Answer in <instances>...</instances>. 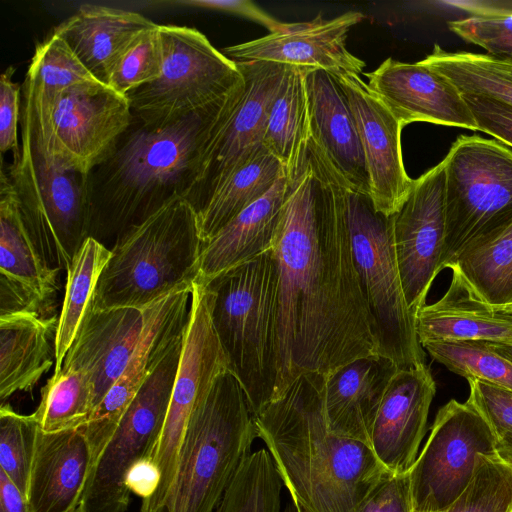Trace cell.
I'll return each instance as SVG.
<instances>
[{"instance_id":"obj_1","label":"cell","mask_w":512,"mask_h":512,"mask_svg":"<svg viewBox=\"0 0 512 512\" xmlns=\"http://www.w3.org/2000/svg\"><path fill=\"white\" fill-rule=\"evenodd\" d=\"M346 182L308 143L287 174L272 250L279 269L280 369L274 399L302 374L322 376L378 353L354 264Z\"/></svg>"},{"instance_id":"obj_2","label":"cell","mask_w":512,"mask_h":512,"mask_svg":"<svg viewBox=\"0 0 512 512\" xmlns=\"http://www.w3.org/2000/svg\"><path fill=\"white\" fill-rule=\"evenodd\" d=\"M324 376L302 374L253 416L291 498L310 512H357L387 474L370 445L338 434L327 421Z\"/></svg>"},{"instance_id":"obj_3","label":"cell","mask_w":512,"mask_h":512,"mask_svg":"<svg viewBox=\"0 0 512 512\" xmlns=\"http://www.w3.org/2000/svg\"><path fill=\"white\" fill-rule=\"evenodd\" d=\"M239 86L209 107L169 123L150 125L133 118L114 153L89 174L90 237L101 243L116 240L173 197L189 200L206 144Z\"/></svg>"},{"instance_id":"obj_4","label":"cell","mask_w":512,"mask_h":512,"mask_svg":"<svg viewBox=\"0 0 512 512\" xmlns=\"http://www.w3.org/2000/svg\"><path fill=\"white\" fill-rule=\"evenodd\" d=\"M203 286L229 369L255 415L274 400L280 369L279 269L274 251L228 269Z\"/></svg>"},{"instance_id":"obj_5","label":"cell","mask_w":512,"mask_h":512,"mask_svg":"<svg viewBox=\"0 0 512 512\" xmlns=\"http://www.w3.org/2000/svg\"><path fill=\"white\" fill-rule=\"evenodd\" d=\"M202 249L196 209L186 197H173L116 238L92 307L145 308L192 289Z\"/></svg>"},{"instance_id":"obj_6","label":"cell","mask_w":512,"mask_h":512,"mask_svg":"<svg viewBox=\"0 0 512 512\" xmlns=\"http://www.w3.org/2000/svg\"><path fill=\"white\" fill-rule=\"evenodd\" d=\"M255 438L245 393L225 370L190 417L174 481L155 512H214Z\"/></svg>"},{"instance_id":"obj_7","label":"cell","mask_w":512,"mask_h":512,"mask_svg":"<svg viewBox=\"0 0 512 512\" xmlns=\"http://www.w3.org/2000/svg\"><path fill=\"white\" fill-rule=\"evenodd\" d=\"M346 212L354 264L369 313L378 353L398 370L426 364L400 278L393 218L378 212L369 194L346 183Z\"/></svg>"},{"instance_id":"obj_8","label":"cell","mask_w":512,"mask_h":512,"mask_svg":"<svg viewBox=\"0 0 512 512\" xmlns=\"http://www.w3.org/2000/svg\"><path fill=\"white\" fill-rule=\"evenodd\" d=\"M6 171L41 256L67 271L90 237L89 174L58 165L23 141L20 158Z\"/></svg>"},{"instance_id":"obj_9","label":"cell","mask_w":512,"mask_h":512,"mask_svg":"<svg viewBox=\"0 0 512 512\" xmlns=\"http://www.w3.org/2000/svg\"><path fill=\"white\" fill-rule=\"evenodd\" d=\"M162 69L155 81L127 97L143 123H169L203 110L229 95L243 81L237 63L217 50L195 28L160 25Z\"/></svg>"},{"instance_id":"obj_10","label":"cell","mask_w":512,"mask_h":512,"mask_svg":"<svg viewBox=\"0 0 512 512\" xmlns=\"http://www.w3.org/2000/svg\"><path fill=\"white\" fill-rule=\"evenodd\" d=\"M445 162V241L441 270L474 239L512 219V150L462 135Z\"/></svg>"},{"instance_id":"obj_11","label":"cell","mask_w":512,"mask_h":512,"mask_svg":"<svg viewBox=\"0 0 512 512\" xmlns=\"http://www.w3.org/2000/svg\"><path fill=\"white\" fill-rule=\"evenodd\" d=\"M185 330L175 338L141 386L94 465L79 506L82 512L127 511L131 492L125 485V477L133 464L152 457L158 443L179 368Z\"/></svg>"},{"instance_id":"obj_12","label":"cell","mask_w":512,"mask_h":512,"mask_svg":"<svg viewBox=\"0 0 512 512\" xmlns=\"http://www.w3.org/2000/svg\"><path fill=\"white\" fill-rule=\"evenodd\" d=\"M498 438L467 399L448 401L408 472L413 512H441L469 485L480 455L497 454Z\"/></svg>"},{"instance_id":"obj_13","label":"cell","mask_w":512,"mask_h":512,"mask_svg":"<svg viewBox=\"0 0 512 512\" xmlns=\"http://www.w3.org/2000/svg\"><path fill=\"white\" fill-rule=\"evenodd\" d=\"M228 369L227 357L212 324L207 290L194 283L179 368L164 425L151 457L159 470L160 481L155 493L142 500L141 512H155L163 504L175 478L190 417L217 376Z\"/></svg>"},{"instance_id":"obj_14","label":"cell","mask_w":512,"mask_h":512,"mask_svg":"<svg viewBox=\"0 0 512 512\" xmlns=\"http://www.w3.org/2000/svg\"><path fill=\"white\" fill-rule=\"evenodd\" d=\"M236 63L243 82L206 144L189 198L197 213L216 189L263 147L269 109L287 67L268 61Z\"/></svg>"},{"instance_id":"obj_15","label":"cell","mask_w":512,"mask_h":512,"mask_svg":"<svg viewBox=\"0 0 512 512\" xmlns=\"http://www.w3.org/2000/svg\"><path fill=\"white\" fill-rule=\"evenodd\" d=\"M133 118L128 97L99 81L67 88L52 116L50 160L90 174L114 153Z\"/></svg>"},{"instance_id":"obj_16","label":"cell","mask_w":512,"mask_h":512,"mask_svg":"<svg viewBox=\"0 0 512 512\" xmlns=\"http://www.w3.org/2000/svg\"><path fill=\"white\" fill-rule=\"evenodd\" d=\"M392 218L402 287L416 315L441 271L446 228L444 160L413 180L409 195Z\"/></svg>"},{"instance_id":"obj_17","label":"cell","mask_w":512,"mask_h":512,"mask_svg":"<svg viewBox=\"0 0 512 512\" xmlns=\"http://www.w3.org/2000/svg\"><path fill=\"white\" fill-rule=\"evenodd\" d=\"M192 289L176 291L151 305L140 343L120 377L82 427L91 453L92 469L141 386L175 338L186 329Z\"/></svg>"},{"instance_id":"obj_18","label":"cell","mask_w":512,"mask_h":512,"mask_svg":"<svg viewBox=\"0 0 512 512\" xmlns=\"http://www.w3.org/2000/svg\"><path fill=\"white\" fill-rule=\"evenodd\" d=\"M59 271L41 256L21 214L13 184L0 176V316L20 312L55 315Z\"/></svg>"},{"instance_id":"obj_19","label":"cell","mask_w":512,"mask_h":512,"mask_svg":"<svg viewBox=\"0 0 512 512\" xmlns=\"http://www.w3.org/2000/svg\"><path fill=\"white\" fill-rule=\"evenodd\" d=\"M364 19L348 11L332 19L318 15L310 21L283 23L267 35L228 46L222 53L235 62L268 61L284 65L318 68L339 75H360L365 62L349 52L350 29Z\"/></svg>"},{"instance_id":"obj_20","label":"cell","mask_w":512,"mask_h":512,"mask_svg":"<svg viewBox=\"0 0 512 512\" xmlns=\"http://www.w3.org/2000/svg\"><path fill=\"white\" fill-rule=\"evenodd\" d=\"M334 76V75H333ZM352 109L369 177L375 209L395 214L413 185L404 167L401 132L404 128L358 75L334 76Z\"/></svg>"},{"instance_id":"obj_21","label":"cell","mask_w":512,"mask_h":512,"mask_svg":"<svg viewBox=\"0 0 512 512\" xmlns=\"http://www.w3.org/2000/svg\"><path fill=\"white\" fill-rule=\"evenodd\" d=\"M365 76L369 89L403 127L427 122L478 130L459 89L422 60L406 63L387 58Z\"/></svg>"},{"instance_id":"obj_22","label":"cell","mask_w":512,"mask_h":512,"mask_svg":"<svg viewBox=\"0 0 512 512\" xmlns=\"http://www.w3.org/2000/svg\"><path fill=\"white\" fill-rule=\"evenodd\" d=\"M435 393L436 383L426 364L397 370L392 376L370 437L376 458L390 473L406 474L415 463Z\"/></svg>"},{"instance_id":"obj_23","label":"cell","mask_w":512,"mask_h":512,"mask_svg":"<svg viewBox=\"0 0 512 512\" xmlns=\"http://www.w3.org/2000/svg\"><path fill=\"white\" fill-rule=\"evenodd\" d=\"M151 305L113 309L91 306L86 313L61 369L88 375L93 386L94 409L120 377L140 343Z\"/></svg>"},{"instance_id":"obj_24","label":"cell","mask_w":512,"mask_h":512,"mask_svg":"<svg viewBox=\"0 0 512 512\" xmlns=\"http://www.w3.org/2000/svg\"><path fill=\"white\" fill-rule=\"evenodd\" d=\"M305 86L310 115V142L352 188L370 195L359 133L348 98L336 78L307 68Z\"/></svg>"},{"instance_id":"obj_25","label":"cell","mask_w":512,"mask_h":512,"mask_svg":"<svg viewBox=\"0 0 512 512\" xmlns=\"http://www.w3.org/2000/svg\"><path fill=\"white\" fill-rule=\"evenodd\" d=\"M91 470L82 427L55 433L39 428L27 490L28 512H76Z\"/></svg>"},{"instance_id":"obj_26","label":"cell","mask_w":512,"mask_h":512,"mask_svg":"<svg viewBox=\"0 0 512 512\" xmlns=\"http://www.w3.org/2000/svg\"><path fill=\"white\" fill-rule=\"evenodd\" d=\"M397 370L389 358L373 354L353 359L325 375L323 402L331 429L370 445L377 411Z\"/></svg>"},{"instance_id":"obj_27","label":"cell","mask_w":512,"mask_h":512,"mask_svg":"<svg viewBox=\"0 0 512 512\" xmlns=\"http://www.w3.org/2000/svg\"><path fill=\"white\" fill-rule=\"evenodd\" d=\"M448 289L436 302L425 304L415 315L418 339L431 342H512V315L486 303L451 265Z\"/></svg>"},{"instance_id":"obj_28","label":"cell","mask_w":512,"mask_h":512,"mask_svg":"<svg viewBox=\"0 0 512 512\" xmlns=\"http://www.w3.org/2000/svg\"><path fill=\"white\" fill-rule=\"evenodd\" d=\"M157 25L136 12L84 4L52 32L96 80L107 85L122 55L142 33Z\"/></svg>"},{"instance_id":"obj_29","label":"cell","mask_w":512,"mask_h":512,"mask_svg":"<svg viewBox=\"0 0 512 512\" xmlns=\"http://www.w3.org/2000/svg\"><path fill=\"white\" fill-rule=\"evenodd\" d=\"M286 184L287 173L203 245L195 283L205 285L222 272L272 250Z\"/></svg>"},{"instance_id":"obj_30","label":"cell","mask_w":512,"mask_h":512,"mask_svg":"<svg viewBox=\"0 0 512 512\" xmlns=\"http://www.w3.org/2000/svg\"><path fill=\"white\" fill-rule=\"evenodd\" d=\"M58 316L20 312L0 316V399L31 391L55 365Z\"/></svg>"},{"instance_id":"obj_31","label":"cell","mask_w":512,"mask_h":512,"mask_svg":"<svg viewBox=\"0 0 512 512\" xmlns=\"http://www.w3.org/2000/svg\"><path fill=\"white\" fill-rule=\"evenodd\" d=\"M306 69L287 65L271 103L263 136V146L282 162L288 175L304 163L310 140Z\"/></svg>"},{"instance_id":"obj_32","label":"cell","mask_w":512,"mask_h":512,"mask_svg":"<svg viewBox=\"0 0 512 512\" xmlns=\"http://www.w3.org/2000/svg\"><path fill=\"white\" fill-rule=\"evenodd\" d=\"M286 174L282 162L264 146L233 172L197 213L203 245L245 208L263 197Z\"/></svg>"},{"instance_id":"obj_33","label":"cell","mask_w":512,"mask_h":512,"mask_svg":"<svg viewBox=\"0 0 512 512\" xmlns=\"http://www.w3.org/2000/svg\"><path fill=\"white\" fill-rule=\"evenodd\" d=\"M451 265L486 303H512V219L468 243Z\"/></svg>"},{"instance_id":"obj_34","label":"cell","mask_w":512,"mask_h":512,"mask_svg":"<svg viewBox=\"0 0 512 512\" xmlns=\"http://www.w3.org/2000/svg\"><path fill=\"white\" fill-rule=\"evenodd\" d=\"M110 256V249L88 237L66 271L65 294L54 342V373L61 370L64 358L93 304L98 280Z\"/></svg>"},{"instance_id":"obj_35","label":"cell","mask_w":512,"mask_h":512,"mask_svg":"<svg viewBox=\"0 0 512 512\" xmlns=\"http://www.w3.org/2000/svg\"><path fill=\"white\" fill-rule=\"evenodd\" d=\"M461 93L488 96L512 105V60L489 54L448 52L435 45L422 60Z\"/></svg>"},{"instance_id":"obj_36","label":"cell","mask_w":512,"mask_h":512,"mask_svg":"<svg viewBox=\"0 0 512 512\" xmlns=\"http://www.w3.org/2000/svg\"><path fill=\"white\" fill-rule=\"evenodd\" d=\"M93 410L94 393L88 375L61 369L42 387L33 416L42 432L55 433L83 427Z\"/></svg>"},{"instance_id":"obj_37","label":"cell","mask_w":512,"mask_h":512,"mask_svg":"<svg viewBox=\"0 0 512 512\" xmlns=\"http://www.w3.org/2000/svg\"><path fill=\"white\" fill-rule=\"evenodd\" d=\"M282 479L266 448L240 465L214 512H280Z\"/></svg>"},{"instance_id":"obj_38","label":"cell","mask_w":512,"mask_h":512,"mask_svg":"<svg viewBox=\"0 0 512 512\" xmlns=\"http://www.w3.org/2000/svg\"><path fill=\"white\" fill-rule=\"evenodd\" d=\"M422 347L433 360L466 380L476 378L512 391V361L486 342H431Z\"/></svg>"},{"instance_id":"obj_39","label":"cell","mask_w":512,"mask_h":512,"mask_svg":"<svg viewBox=\"0 0 512 512\" xmlns=\"http://www.w3.org/2000/svg\"><path fill=\"white\" fill-rule=\"evenodd\" d=\"M441 512H512V465L498 453L480 455L469 485Z\"/></svg>"},{"instance_id":"obj_40","label":"cell","mask_w":512,"mask_h":512,"mask_svg":"<svg viewBox=\"0 0 512 512\" xmlns=\"http://www.w3.org/2000/svg\"><path fill=\"white\" fill-rule=\"evenodd\" d=\"M38 430L33 414H20L9 403H1L0 469L26 498Z\"/></svg>"},{"instance_id":"obj_41","label":"cell","mask_w":512,"mask_h":512,"mask_svg":"<svg viewBox=\"0 0 512 512\" xmlns=\"http://www.w3.org/2000/svg\"><path fill=\"white\" fill-rule=\"evenodd\" d=\"M469 16L448 22L449 29L487 54L512 60V9L483 4H461Z\"/></svg>"},{"instance_id":"obj_42","label":"cell","mask_w":512,"mask_h":512,"mask_svg":"<svg viewBox=\"0 0 512 512\" xmlns=\"http://www.w3.org/2000/svg\"><path fill=\"white\" fill-rule=\"evenodd\" d=\"M159 24L142 33L115 65L107 86L127 96L159 78L162 69Z\"/></svg>"},{"instance_id":"obj_43","label":"cell","mask_w":512,"mask_h":512,"mask_svg":"<svg viewBox=\"0 0 512 512\" xmlns=\"http://www.w3.org/2000/svg\"><path fill=\"white\" fill-rule=\"evenodd\" d=\"M468 400L500 437L512 434V391L487 381L470 378Z\"/></svg>"},{"instance_id":"obj_44","label":"cell","mask_w":512,"mask_h":512,"mask_svg":"<svg viewBox=\"0 0 512 512\" xmlns=\"http://www.w3.org/2000/svg\"><path fill=\"white\" fill-rule=\"evenodd\" d=\"M14 67H8L0 77V151L13 153V161L21 156L18 123L21 120V87L12 81Z\"/></svg>"},{"instance_id":"obj_45","label":"cell","mask_w":512,"mask_h":512,"mask_svg":"<svg viewBox=\"0 0 512 512\" xmlns=\"http://www.w3.org/2000/svg\"><path fill=\"white\" fill-rule=\"evenodd\" d=\"M462 95L475 118L478 130L512 146V105L484 95Z\"/></svg>"},{"instance_id":"obj_46","label":"cell","mask_w":512,"mask_h":512,"mask_svg":"<svg viewBox=\"0 0 512 512\" xmlns=\"http://www.w3.org/2000/svg\"><path fill=\"white\" fill-rule=\"evenodd\" d=\"M357 512H413L409 475L387 473Z\"/></svg>"},{"instance_id":"obj_47","label":"cell","mask_w":512,"mask_h":512,"mask_svg":"<svg viewBox=\"0 0 512 512\" xmlns=\"http://www.w3.org/2000/svg\"><path fill=\"white\" fill-rule=\"evenodd\" d=\"M171 4L239 15L265 26L270 32L277 30L282 24L249 0H180Z\"/></svg>"},{"instance_id":"obj_48","label":"cell","mask_w":512,"mask_h":512,"mask_svg":"<svg viewBox=\"0 0 512 512\" xmlns=\"http://www.w3.org/2000/svg\"><path fill=\"white\" fill-rule=\"evenodd\" d=\"M160 473L151 457L133 464L125 477L127 489L142 500L150 498L158 488Z\"/></svg>"},{"instance_id":"obj_49","label":"cell","mask_w":512,"mask_h":512,"mask_svg":"<svg viewBox=\"0 0 512 512\" xmlns=\"http://www.w3.org/2000/svg\"><path fill=\"white\" fill-rule=\"evenodd\" d=\"M0 512H28L27 498L0 469Z\"/></svg>"},{"instance_id":"obj_50","label":"cell","mask_w":512,"mask_h":512,"mask_svg":"<svg viewBox=\"0 0 512 512\" xmlns=\"http://www.w3.org/2000/svg\"><path fill=\"white\" fill-rule=\"evenodd\" d=\"M498 455L512 465V434L500 437L496 444Z\"/></svg>"},{"instance_id":"obj_51","label":"cell","mask_w":512,"mask_h":512,"mask_svg":"<svg viewBox=\"0 0 512 512\" xmlns=\"http://www.w3.org/2000/svg\"><path fill=\"white\" fill-rule=\"evenodd\" d=\"M493 350L500 355L512 361V342L511 343H489L486 342Z\"/></svg>"},{"instance_id":"obj_52","label":"cell","mask_w":512,"mask_h":512,"mask_svg":"<svg viewBox=\"0 0 512 512\" xmlns=\"http://www.w3.org/2000/svg\"><path fill=\"white\" fill-rule=\"evenodd\" d=\"M296 506L297 512H310L305 506H303L297 499L291 498Z\"/></svg>"},{"instance_id":"obj_53","label":"cell","mask_w":512,"mask_h":512,"mask_svg":"<svg viewBox=\"0 0 512 512\" xmlns=\"http://www.w3.org/2000/svg\"><path fill=\"white\" fill-rule=\"evenodd\" d=\"M494 308L498 311L505 312V313L512 315V303L504 305V306L494 307Z\"/></svg>"},{"instance_id":"obj_54","label":"cell","mask_w":512,"mask_h":512,"mask_svg":"<svg viewBox=\"0 0 512 512\" xmlns=\"http://www.w3.org/2000/svg\"><path fill=\"white\" fill-rule=\"evenodd\" d=\"M283 512H297L295 504L292 502L287 503Z\"/></svg>"},{"instance_id":"obj_55","label":"cell","mask_w":512,"mask_h":512,"mask_svg":"<svg viewBox=\"0 0 512 512\" xmlns=\"http://www.w3.org/2000/svg\"><path fill=\"white\" fill-rule=\"evenodd\" d=\"M76 512H82V511L78 508V510Z\"/></svg>"}]
</instances>
